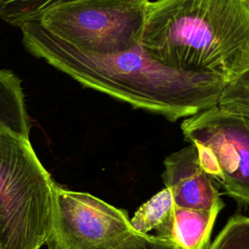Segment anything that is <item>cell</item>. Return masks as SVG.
Wrapping results in <instances>:
<instances>
[{"label": "cell", "instance_id": "6da1fadb", "mask_svg": "<svg viewBox=\"0 0 249 249\" xmlns=\"http://www.w3.org/2000/svg\"><path fill=\"white\" fill-rule=\"evenodd\" d=\"M25 49L84 87L176 122L217 104L226 85L214 77L175 70L148 55L140 45L102 54L83 51L38 20L20 27Z\"/></svg>", "mask_w": 249, "mask_h": 249}, {"label": "cell", "instance_id": "7a4b0ae2", "mask_svg": "<svg viewBox=\"0 0 249 249\" xmlns=\"http://www.w3.org/2000/svg\"><path fill=\"white\" fill-rule=\"evenodd\" d=\"M140 46L169 68L228 84L249 69V5L238 0H156Z\"/></svg>", "mask_w": 249, "mask_h": 249}, {"label": "cell", "instance_id": "3957f363", "mask_svg": "<svg viewBox=\"0 0 249 249\" xmlns=\"http://www.w3.org/2000/svg\"><path fill=\"white\" fill-rule=\"evenodd\" d=\"M55 182L29 138L0 125V249H41Z\"/></svg>", "mask_w": 249, "mask_h": 249}, {"label": "cell", "instance_id": "277c9868", "mask_svg": "<svg viewBox=\"0 0 249 249\" xmlns=\"http://www.w3.org/2000/svg\"><path fill=\"white\" fill-rule=\"evenodd\" d=\"M149 0H79L50 9L37 20L87 52L111 54L140 45Z\"/></svg>", "mask_w": 249, "mask_h": 249}, {"label": "cell", "instance_id": "5b68a950", "mask_svg": "<svg viewBox=\"0 0 249 249\" xmlns=\"http://www.w3.org/2000/svg\"><path fill=\"white\" fill-rule=\"evenodd\" d=\"M180 126L202 169L228 196L249 205V119L214 105L185 118Z\"/></svg>", "mask_w": 249, "mask_h": 249}, {"label": "cell", "instance_id": "8992f818", "mask_svg": "<svg viewBox=\"0 0 249 249\" xmlns=\"http://www.w3.org/2000/svg\"><path fill=\"white\" fill-rule=\"evenodd\" d=\"M134 233L124 209L55 183L48 249H115Z\"/></svg>", "mask_w": 249, "mask_h": 249}, {"label": "cell", "instance_id": "52a82bcc", "mask_svg": "<svg viewBox=\"0 0 249 249\" xmlns=\"http://www.w3.org/2000/svg\"><path fill=\"white\" fill-rule=\"evenodd\" d=\"M161 178L171 192L174 205L210 210L224 205L213 179L200 166L196 148L189 145L168 155Z\"/></svg>", "mask_w": 249, "mask_h": 249}, {"label": "cell", "instance_id": "ba28073f", "mask_svg": "<svg viewBox=\"0 0 249 249\" xmlns=\"http://www.w3.org/2000/svg\"><path fill=\"white\" fill-rule=\"evenodd\" d=\"M223 207L196 210L174 206V244L181 249H206L217 215Z\"/></svg>", "mask_w": 249, "mask_h": 249}, {"label": "cell", "instance_id": "9c48e42d", "mask_svg": "<svg viewBox=\"0 0 249 249\" xmlns=\"http://www.w3.org/2000/svg\"><path fill=\"white\" fill-rule=\"evenodd\" d=\"M174 206L171 192L165 187L136 210L130 224L138 233L149 234L154 230L155 235L174 243Z\"/></svg>", "mask_w": 249, "mask_h": 249}, {"label": "cell", "instance_id": "30bf717a", "mask_svg": "<svg viewBox=\"0 0 249 249\" xmlns=\"http://www.w3.org/2000/svg\"><path fill=\"white\" fill-rule=\"evenodd\" d=\"M0 125L29 138L31 125L21 81L6 69H0Z\"/></svg>", "mask_w": 249, "mask_h": 249}, {"label": "cell", "instance_id": "8fae6325", "mask_svg": "<svg viewBox=\"0 0 249 249\" xmlns=\"http://www.w3.org/2000/svg\"><path fill=\"white\" fill-rule=\"evenodd\" d=\"M79 0H0V18L5 22L20 27L37 20L52 8Z\"/></svg>", "mask_w": 249, "mask_h": 249}, {"label": "cell", "instance_id": "7c38bea8", "mask_svg": "<svg viewBox=\"0 0 249 249\" xmlns=\"http://www.w3.org/2000/svg\"><path fill=\"white\" fill-rule=\"evenodd\" d=\"M216 105L226 112L249 119V69L224 86Z\"/></svg>", "mask_w": 249, "mask_h": 249}, {"label": "cell", "instance_id": "4fadbf2b", "mask_svg": "<svg viewBox=\"0 0 249 249\" xmlns=\"http://www.w3.org/2000/svg\"><path fill=\"white\" fill-rule=\"evenodd\" d=\"M209 249H249V217H231Z\"/></svg>", "mask_w": 249, "mask_h": 249}, {"label": "cell", "instance_id": "5bb4252c", "mask_svg": "<svg viewBox=\"0 0 249 249\" xmlns=\"http://www.w3.org/2000/svg\"><path fill=\"white\" fill-rule=\"evenodd\" d=\"M115 249H181L174 243L160 239L157 235L134 233Z\"/></svg>", "mask_w": 249, "mask_h": 249}, {"label": "cell", "instance_id": "9a60e30c", "mask_svg": "<svg viewBox=\"0 0 249 249\" xmlns=\"http://www.w3.org/2000/svg\"><path fill=\"white\" fill-rule=\"evenodd\" d=\"M238 1H241V2H244V3H247L249 5V0H238Z\"/></svg>", "mask_w": 249, "mask_h": 249}]
</instances>
